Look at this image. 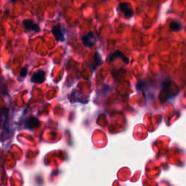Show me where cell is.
I'll return each instance as SVG.
<instances>
[{
  "label": "cell",
  "instance_id": "obj_1",
  "mask_svg": "<svg viewBox=\"0 0 186 186\" xmlns=\"http://www.w3.org/2000/svg\"><path fill=\"white\" fill-rule=\"evenodd\" d=\"M52 33H53V36H55V39L58 42H64L66 38H65V33L64 30L61 26L60 24L55 25L52 28Z\"/></svg>",
  "mask_w": 186,
  "mask_h": 186
},
{
  "label": "cell",
  "instance_id": "obj_11",
  "mask_svg": "<svg viewBox=\"0 0 186 186\" xmlns=\"http://www.w3.org/2000/svg\"><path fill=\"white\" fill-rule=\"evenodd\" d=\"M26 74H27V68H26V67H24V68H23L22 70H21L20 76L21 77H25V76H26Z\"/></svg>",
  "mask_w": 186,
  "mask_h": 186
},
{
  "label": "cell",
  "instance_id": "obj_2",
  "mask_svg": "<svg viewBox=\"0 0 186 186\" xmlns=\"http://www.w3.org/2000/svg\"><path fill=\"white\" fill-rule=\"evenodd\" d=\"M82 40L86 47H93L96 44V37L93 32H89L84 34L82 36Z\"/></svg>",
  "mask_w": 186,
  "mask_h": 186
},
{
  "label": "cell",
  "instance_id": "obj_13",
  "mask_svg": "<svg viewBox=\"0 0 186 186\" xmlns=\"http://www.w3.org/2000/svg\"><path fill=\"white\" fill-rule=\"evenodd\" d=\"M0 87H1V82H0ZM1 91H2V90L0 89V93H1Z\"/></svg>",
  "mask_w": 186,
  "mask_h": 186
},
{
  "label": "cell",
  "instance_id": "obj_8",
  "mask_svg": "<svg viewBox=\"0 0 186 186\" xmlns=\"http://www.w3.org/2000/svg\"><path fill=\"white\" fill-rule=\"evenodd\" d=\"M8 113L9 111L7 108H0V127H5L7 126V122H8Z\"/></svg>",
  "mask_w": 186,
  "mask_h": 186
},
{
  "label": "cell",
  "instance_id": "obj_12",
  "mask_svg": "<svg viewBox=\"0 0 186 186\" xmlns=\"http://www.w3.org/2000/svg\"><path fill=\"white\" fill-rule=\"evenodd\" d=\"M16 1H17V0H10V2H12L13 3H15Z\"/></svg>",
  "mask_w": 186,
  "mask_h": 186
},
{
  "label": "cell",
  "instance_id": "obj_7",
  "mask_svg": "<svg viewBox=\"0 0 186 186\" xmlns=\"http://www.w3.org/2000/svg\"><path fill=\"white\" fill-rule=\"evenodd\" d=\"M45 80V72L42 70H39L33 74L31 78V82L35 84L43 83Z\"/></svg>",
  "mask_w": 186,
  "mask_h": 186
},
{
  "label": "cell",
  "instance_id": "obj_6",
  "mask_svg": "<svg viewBox=\"0 0 186 186\" xmlns=\"http://www.w3.org/2000/svg\"><path fill=\"white\" fill-rule=\"evenodd\" d=\"M23 25H24V28L26 30L36 32V33H38V32L40 31V27L39 26V25L34 23L32 20L26 19V20L23 21Z\"/></svg>",
  "mask_w": 186,
  "mask_h": 186
},
{
  "label": "cell",
  "instance_id": "obj_5",
  "mask_svg": "<svg viewBox=\"0 0 186 186\" xmlns=\"http://www.w3.org/2000/svg\"><path fill=\"white\" fill-rule=\"evenodd\" d=\"M39 120L34 116H31V117L28 118L24 122L25 128L28 129H34L35 128L39 127Z\"/></svg>",
  "mask_w": 186,
  "mask_h": 186
},
{
  "label": "cell",
  "instance_id": "obj_15",
  "mask_svg": "<svg viewBox=\"0 0 186 186\" xmlns=\"http://www.w3.org/2000/svg\"><path fill=\"white\" fill-rule=\"evenodd\" d=\"M185 31H186V27H185Z\"/></svg>",
  "mask_w": 186,
  "mask_h": 186
},
{
  "label": "cell",
  "instance_id": "obj_14",
  "mask_svg": "<svg viewBox=\"0 0 186 186\" xmlns=\"http://www.w3.org/2000/svg\"><path fill=\"white\" fill-rule=\"evenodd\" d=\"M102 1H103V2H105V1H106V0H102Z\"/></svg>",
  "mask_w": 186,
  "mask_h": 186
},
{
  "label": "cell",
  "instance_id": "obj_4",
  "mask_svg": "<svg viewBox=\"0 0 186 186\" xmlns=\"http://www.w3.org/2000/svg\"><path fill=\"white\" fill-rule=\"evenodd\" d=\"M116 58H122V60H123L124 62L126 63V64H128L129 62V58H128V57H126V55L120 50H116L115 52H114L112 54H111L110 55H109L108 58H107V60H108L109 63H111V62H113L114 60H116Z\"/></svg>",
  "mask_w": 186,
  "mask_h": 186
},
{
  "label": "cell",
  "instance_id": "obj_3",
  "mask_svg": "<svg viewBox=\"0 0 186 186\" xmlns=\"http://www.w3.org/2000/svg\"><path fill=\"white\" fill-rule=\"evenodd\" d=\"M119 10L124 15L126 18L129 19L133 17L134 12L132 10V7H130V5L128 2H123L121 3L119 5Z\"/></svg>",
  "mask_w": 186,
  "mask_h": 186
},
{
  "label": "cell",
  "instance_id": "obj_10",
  "mask_svg": "<svg viewBox=\"0 0 186 186\" xmlns=\"http://www.w3.org/2000/svg\"><path fill=\"white\" fill-rule=\"evenodd\" d=\"M102 62L103 60L102 59H101L100 55L99 53L97 52L95 55V68H97V66H99Z\"/></svg>",
  "mask_w": 186,
  "mask_h": 186
},
{
  "label": "cell",
  "instance_id": "obj_9",
  "mask_svg": "<svg viewBox=\"0 0 186 186\" xmlns=\"http://www.w3.org/2000/svg\"><path fill=\"white\" fill-rule=\"evenodd\" d=\"M170 28L172 31L177 32L180 31L183 28V26H182L181 23H180V21L174 20L172 21V22L170 24Z\"/></svg>",
  "mask_w": 186,
  "mask_h": 186
}]
</instances>
